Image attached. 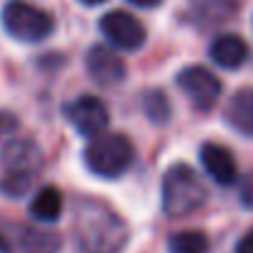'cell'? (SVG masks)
<instances>
[{"mask_svg":"<svg viewBox=\"0 0 253 253\" xmlns=\"http://www.w3.org/2000/svg\"><path fill=\"white\" fill-rule=\"evenodd\" d=\"M130 239L126 219L108 204L79 197L74 204V241L82 253H121Z\"/></svg>","mask_w":253,"mask_h":253,"instance_id":"6da1fadb","label":"cell"},{"mask_svg":"<svg viewBox=\"0 0 253 253\" xmlns=\"http://www.w3.org/2000/svg\"><path fill=\"white\" fill-rule=\"evenodd\" d=\"M207 202L202 177L184 163H177L163 177V209L168 216H187Z\"/></svg>","mask_w":253,"mask_h":253,"instance_id":"7a4b0ae2","label":"cell"},{"mask_svg":"<svg viewBox=\"0 0 253 253\" xmlns=\"http://www.w3.org/2000/svg\"><path fill=\"white\" fill-rule=\"evenodd\" d=\"M133 160H135L133 143L123 133H98L91 138V143L84 150L86 168L103 179L121 177L133 165Z\"/></svg>","mask_w":253,"mask_h":253,"instance_id":"3957f363","label":"cell"},{"mask_svg":"<svg viewBox=\"0 0 253 253\" xmlns=\"http://www.w3.org/2000/svg\"><path fill=\"white\" fill-rule=\"evenodd\" d=\"M5 32L17 42H42L54 32V20L42 7L25 0H7L0 12Z\"/></svg>","mask_w":253,"mask_h":253,"instance_id":"277c9868","label":"cell"},{"mask_svg":"<svg viewBox=\"0 0 253 253\" xmlns=\"http://www.w3.org/2000/svg\"><path fill=\"white\" fill-rule=\"evenodd\" d=\"M98 27H101L103 37L108 40V44L116 47V49H123V52H135L148 40L145 25L133 12H126V10H111V12H106L101 17Z\"/></svg>","mask_w":253,"mask_h":253,"instance_id":"5b68a950","label":"cell"},{"mask_svg":"<svg viewBox=\"0 0 253 253\" xmlns=\"http://www.w3.org/2000/svg\"><path fill=\"white\" fill-rule=\"evenodd\" d=\"M177 86L182 88V93L189 98V103L197 111H211L221 96V82L219 77L207 69V67H187L179 72Z\"/></svg>","mask_w":253,"mask_h":253,"instance_id":"8992f818","label":"cell"},{"mask_svg":"<svg viewBox=\"0 0 253 253\" xmlns=\"http://www.w3.org/2000/svg\"><path fill=\"white\" fill-rule=\"evenodd\" d=\"M64 118L84 138H93V135L103 133L111 121L108 108L98 96H79V98L64 103Z\"/></svg>","mask_w":253,"mask_h":253,"instance_id":"52a82bcc","label":"cell"},{"mask_svg":"<svg viewBox=\"0 0 253 253\" xmlns=\"http://www.w3.org/2000/svg\"><path fill=\"white\" fill-rule=\"evenodd\" d=\"M86 72L98 86H116L126 79V62L116 47L93 44L86 52Z\"/></svg>","mask_w":253,"mask_h":253,"instance_id":"ba28073f","label":"cell"},{"mask_svg":"<svg viewBox=\"0 0 253 253\" xmlns=\"http://www.w3.org/2000/svg\"><path fill=\"white\" fill-rule=\"evenodd\" d=\"M0 163H2L5 172L37 177L44 158H42V150L37 148V143H32L27 138H15V140L5 143V148L0 153Z\"/></svg>","mask_w":253,"mask_h":253,"instance_id":"9c48e42d","label":"cell"},{"mask_svg":"<svg viewBox=\"0 0 253 253\" xmlns=\"http://www.w3.org/2000/svg\"><path fill=\"white\" fill-rule=\"evenodd\" d=\"M199 160L207 174L221 187H231L239 179V168H236L234 155L219 143H204L199 150Z\"/></svg>","mask_w":253,"mask_h":253,"instance_id":"30bf717a","label":"cell"},{"mask_svg":"<svg viewBox=\"0 0 253 253\" xmlns=\"http://www.w3.org/2000/svg\"><path fill=\"white\" fill-rule=\"evenodd\" d=\"M209 57L221 69H239L249 59V44L239 35H219L209 44Z\"/></svg>","mask_w":253,"mask_h":253,"instance_id":"8fae6325","label":"cell"},{"mask_svg":"<svg viewBox=\"0 0 253 253\" xmlns=\"http://www.w3.org/2000/svg\"><path fill=\"white\" fill-rule=\"evenodd\" d=\"M224 121L241 135L253 138V88H239L224 111Z\"/></svg>","mask_w":253,"mask_h":253,"instance_id":"7c38bea8","label":"cell"},{"mask_svg":"<svg viewBox=\"0 0 253 253\" xmlns=\"http://www.w3.org/2000/svg\"><path fill=\"white\" fill-rule=\"evenodd\" d=\"M62 209H64V194L57 187H42L30 202V214L42 224H54L62 216Z\"/></svg>","mask_w":253,"mask_h":253,"instance_id":"4fadbf2b","label":"cell"},{"mask_svg":"<svg viewBox=\"0 0 253 253\" xmlns=\"http://www.w3.org/2000/svg\"><path fill=\"white\" fill-rule=\"evenodd\" d=\"M169 253H209V239L202 231H177L168 241Z\"/></svg>","mask_w":253,"mask_h":253,"instance_id":"5bb4252c","label":"cell"},{"mask_svg":"<svg viewBox=\"0 0 253 253\" xmlns=\"http://www.w3.org/2000/svg\"><path fill=\"white\" fill-rule=\"evenodd\" d=\"M143 103H145V113L153 123H165L169 118V101L163 91H158V88L148 91Z\"/></svg>","mask_w":253,"mask_h":253,"instance_id":"9a60e30c","label":"cell"},{"mask_svg":"<svg viewBox=\"0 0 253 253\" xmlns=\"http://www.w3.org/2000/svg\"><path fill=\"white\" fill-rule=\"evenodd\" d=\"M27 249L37 253H57L59 239L54 234H40V231H27Z\"/></svg>","mask_w":253,"mask_h":253,"instance_id":"2e32d148","label":"cell"},{"mask_svg":"<svg viewBox=\"0 0 253 253\" xmlns=\"http://www.w3.org/2000/svg\"><path fill=\"white\" fill-rule=\"evenodd\" d=\"M239 199H241V204H244L246 209L253 211V169L241 179V184H239Z\"/></svg>","mask_w":253,"mask_h":253,"instance_id":"e0dca14e","label":"cell"},{"mask_svg":"<svg viewBox=\"0 0 253 253\" xmlns=\"http://www.w3.org/2000/svg\"><path fill=\"white\" fill-rule=\"evenodd\" d=\"M15 128H17V118L12 113H7V111H0V138L10 135Z\"/></svg>","mask_w":253,"mask_h":253,"instance_id":"ac0fdd59","label":"cell"},{"mask_svg":"<svg viewBox=\"0 0 253 253\" xmlns=\"http://www.w3.org/2000/svg\"><path fill=\"white\" fill-rule=\"evenodd\" d=\"M234 253H253V229H251V231H246V234L239 239L236 251H234Z\"/></svg>","mask_w":253,"mask_h":253,"instance_id":"d6986e66","label":"cell"},{"mask_svg":"<svg viewBox=\"0 0 253 253\" xmlns=\"http://www.w3.org/2000/svg\"><path fill=\"white\" fill-rule=\"evenodd\" d=\"M128 2H133L135 7H158L163 0H128Z\"/></svg>","mask_w":253,"mask_h":253,"instance_id":"ffe728a7","label":"cell"},{"mask_svg":"<svg viewBox=\"0 0 253 253\" xmlns=\"http://www.w3.org/2000/svg\"><path fill=\"white\" fill-rule=\"evenodd\" d=\"M0 253H10V249H7V241L0 236Z\"/></svg>","mask_w":253,"mask_h":253,"instance_id":"44dd1931","label":"cell"},{"mask_svg":"<svg viewBox=\"0 0 253 253\" xmlns=\"http://www.w3.org/2000/svg\"><path fill=\"white\" fill-rule=\"evenodd\" d=\"M79 2H84V5H101V2H106V0H79Z\"/></svg>","mask_w":253,"mask_h":253,"instance_id":"7402d4cb","label":"cell"}]
</instances>
